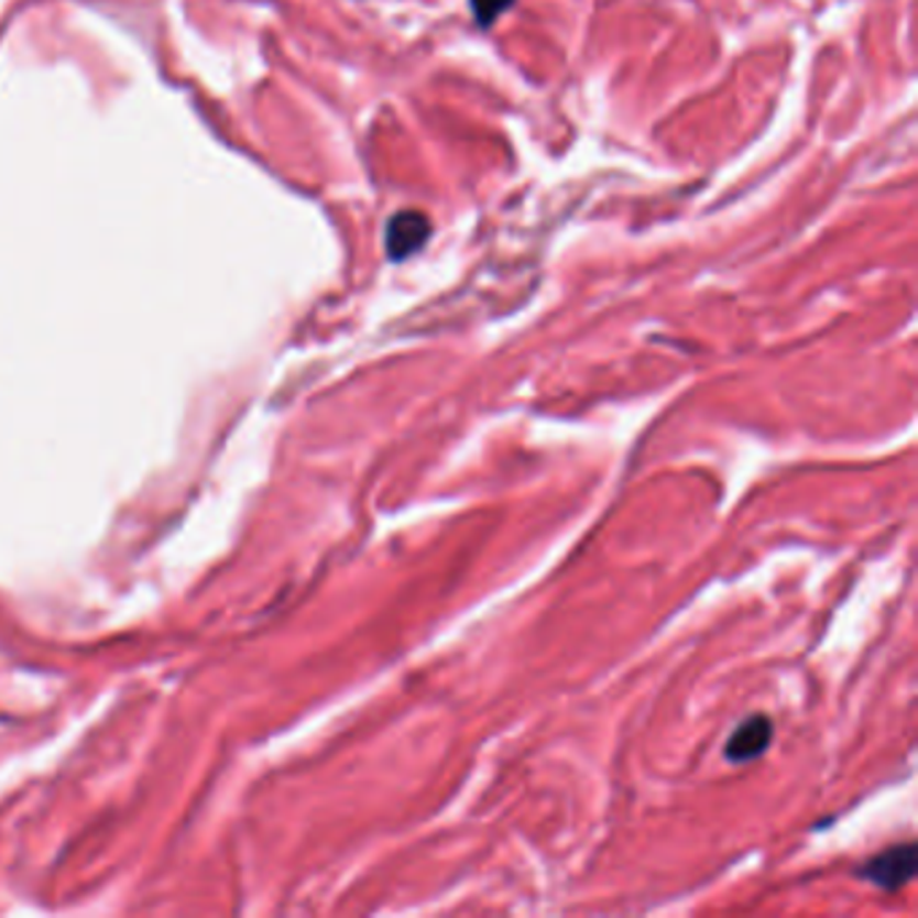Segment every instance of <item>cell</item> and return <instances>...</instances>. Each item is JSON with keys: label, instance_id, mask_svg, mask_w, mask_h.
<instances>
[{"label": "cell", "instance_id": "cell-2", "mask_svg": "<svg viewBox=\"0 0 918 918\" xmlns=\"http://www.w3.org/2000/svg\"><path fill=\"white\" fill-rule=\"evenodd\" d=\"M428 234H431V223L420 210H402L389 221L385 229V249L394 262H404L413 253H418L426 245Z\"/></svg>", "mask_w": 918, "mask_h": 918}, {"label": "cell", "instance_id": "cell-4", "mask_svg": "<svg viewBox=\"0 0 918 918\" xmlns=\"http://www.w3.org/2000/svg\"><path fill=\"white\" fill-rule=\"evenodd\" d=\"M512 6H515V0H472L474 20L480 22L482 28H491L504 11L512 9Z\"/></svg>", "mask_w": 918, "mask_h": 918}, {"label": "cell", "instance_id": "cell-1", "mask_svg": "<svg viewBox=\"0 0 918 918\" xmlns=\"http://www.w3.org/2000/svg\"><path fill=\"white\" fill-rule=\"evenodd\" d=\"M916 873V845L914 843H899L886 849L884 854L873 856L865 865L860 867V878L867 881V884L878 886L884 892H897L914 878Z\"/></svg>", "mask_w": 918, "mask_h": 918}, {"label": "cell", "instance_id": "cell-3", "mask_svg": "<svg viewBox=\"0 0 918 918\" xmlns=\"http://www.w3.org/2000/svg\"><path fill=\"white\" fill-rule=\"evenodd\" d=\"M771 741H773L771 717L754 714L733 730L728 746H724V754H728L730 763H752V759L763 757V754L768 752Z\"/></svg>", "mask_w": 918, "mask_h": 918}]
</instances>
